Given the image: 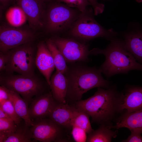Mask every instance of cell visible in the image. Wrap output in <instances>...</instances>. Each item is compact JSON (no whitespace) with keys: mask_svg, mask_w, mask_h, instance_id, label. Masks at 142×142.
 Returning a JSON list of instances; mask_svg holds the SVG:
<instances>
[{"mask_svg":"<svg viewBox=\"0 0 142 142\" xmlns=\"http://www.w3.org/2000/svg\"><path fill=\"white\" fill-rule=\"evenodd\" d=\"M99 68L90 67L85 63L70 64L64 74L68 81L67 103L72 105L81 99L83 94L95 88H108L109 82L102 77Z\"/></svg>","mask_w":142,"mask_h":142,"instance_id":"cell-1","label":"cell"},{"mask_svg":"<svg viewBox=\"0 0 142 142\" xmlns=\"http://www.w3.org/2000/svg\"><path fill=\"white\" fill-rule=\"evenodd\" d=\"M105 48H94L89 51L90 55H104V62L99 68L107 78L118 74H127L132 70L142 71V64L137 62L124 47L122 39L114 37Z\"/></svg>","mask_w":142,"mask_h":142,"instance_id":"cell-2","label":"cell"},{"mask_svg":"<svg viewBox=\"0 0 142 142\" xmlns=\"http://www.w3.org/2000/svg\"><path fill=\"white\" fill-rule=\"evenodd\" d=\"M120 97L114 87L106 89L99 87L93 95L85 100L81 99L72 106L86 113L91 117L92 122L102 124L118 109V100Z\"/></svg>","mask_w":142,"mask_h":142,"instance_id":"cell-3","label":"cell"},{"mask_svg":"<svg viewBox=\"0 0 142 142\" xmlns=\"http://www.w3.org/2000/svg\"><path fill=\"white\" fill-rule=\"evenodd\" d=\"M0 84L18 94L28 104L35 97L50 91L45 79L36 74L32 75L15 74L3 72L0 73Z\"/></svg>","mask_w":142,"mask_h":142,"instance_id":"cell-4","label":"cell"},{"mask_svg":"<svg viewBox=\"0 0 142 142\" xmlns=\"http://www.w3.org/2000/svg\"><path fill=\"white\" fill-rule=\"evenodd\" d=\"M93 14L92 9L81 12L69 28L72 38L86 43L98 37L110 40L118 35L112 29H107L100 24L95 19Z\"/></svg>","mask_w":142,"mask_h":142,"instance_id":"cell-5","label":"cell"},{"mask_svg":"<svg viewBox=\"0 0 142 142\" xmlns=\"http://www.w3.org/2000/svg\"><path fill=\"white\" fill-rule=\"evenodd\" d=\"M37 51V46L32 42L6 52L7 61L3 72L24 75L34 74Z\"/></svg>","mask_w":142,"mask_h":142,"instance_id":"cell-6","label":"cell"},{"mask_svg":"<svg viewBox=\"0 0 142 142\" xmlns=\"http://www.w3.org/2000/svg\"><path fill=\"white\" fill-rule=\"evenodd\" d=\"M56 1L50 4L45 11L44 26L50 33L69 28L79 16L74 8Z\"/></svg>","mask_w":142,"mask_h":142,"instance_id":"cell-7","label":"cell"},{"mask_svg":"<svg viewBox=\"0 0 142 142\" xmlns=\"http://www.w3.org/2000/svg\"><path fill=\"white\" fill-rule=\"evenodd\" d=\"M29 127L33 139L42 142H63L69 141L67 131L50 118L35 120Z\"/></svg>","mask_w":142,"mask_h":142,"instance_id":"cell-8","label":"cell"},{"mask_svg":"<svg viewBox=\"0 0 142 142\" xmlns=\"http://www.w3.org/2000/svg\"><path fill=\"white\" fill-rule=\"evenodd\" d=\"M51 38L62 54L67 63H85L89 61L90 50L86 43L72 38L55 37Z\"/></svg>","mask_w":142,"mask_h":142,"instance_id":"cell-9","label":"cell"},{"mask_svg":"<svg viewBox=\"0 0 142 142\" xmlns=\"http://www.w3.org/2000/svg\"><path fill=\"white\" fill-rule=\"evenodd\" d=\"M34 34L27 29L4 24L0 27V50L6 52L21 45L34 42Z\"/></svg>","mask_w":142,"mask_h":142,"instance_id":"cell-10","label":"cell"},{"mask_svg":"<svg viewBox=\"0 0 142 142\" xmlns=\"http://www.w3.org/2000/svg\"><path fill=\"white\" fill-rule=\"evenodd\" d=\"M15 2L27 16L30 27L36 29L44 26L45 2L43 0H15Z\"/></svg>","mask_w":142,"mask_h":142,"instance_id":"cell-11","label":"cell"},{"mask_svg":"<svg viewBox=\"0 0 142 142\" xmlns=\"http://www.w3.org/2000/svg\"><path fill=\"white\" fill-rule=\"evenodd\" d=\"M57 103L50 91L35 97L29 107L31 118L33 121L48 117Z\"/></svg>","mask_w":142,"mask_h":142,"instance_id":"cell-12","label":"cell"},{"mask_svg":"<svg viewBox=\"0 0 142 142\" xmlns=\"http://www.w3.org/2000/svg\"><path fill=\"white\" fill-rule=\"evenodd\" d=\"M36 65L49 85L55 68L51 54L44 41L40 42L37 45Z\"/></svg>","mask_w":142,"mask_h":142,"instance_id":"cell-13","label":"cell"},{"mask_svg":"<svg viewBox=\"0 0 142 142\" xmlns=\"http://www.w3.org/2000/svg\"><path fill=\"white\" fill-rule=\"evenodd\" d=\"M118 109L126 110L127 113L142 109V87L131 86L128 88L124 94L121 95Z\"/></svg>","mask_w":142,"mask_h":142,"instance_id":"cell-14","label":"cell"},{"mask_svg":"<svg viewBox=\"0 0 142 142\" xmlns=\"http://www.w3.org/2000/svg\"><path fill=\"white\" fill-rule=\"evenodd\" d=\"M123 34L122 39L124 47L142 64V28H131Z\"/></svg>","mask_w":142,"mask_h":142,"instance_id":"cell-15","label":"cell"},{"mask_svg":"<svg viewBox=\"0 0 142 142\" xmlns=\"http://www.w3.org/2000/svg\"><path fill=\"white\" fill-rule=\"evenodd\" d=\"M74 108L66 103H57L48 118L66 131L71 130L73 126Z\"/></svg>","mask_w":142,"mask_h":142,"instance_id":"cell-16","label":"cell"},{"mask_svg":"<svg viewBox=\"0 0 142 142\" xmlns=\"http://www.w3.org/2000/svg\"><path fill=\"white\" fill-rule=\"evenodd\" d=\"M50 91L55 100L60 103H66L68 81L64 74L56 70L52 75L49 85Z\"/></svg>","mask_w":142,"mask_h":142,"instance_id":"cell-17","label":"cell"},{"mask_svg":"<svg viewBox=\"0 0 142 142\" xmlns=\"http://www.w3.org/2000/svg\"><path fill=\"white\" fill-rule=\"evenodd\" d=\"M109 128L118 129L126 128L130 131H135L142 134V109L130 113H127L114 126Z\"/></svg>","mask_w":142,"mask_h":142,"instance_id":"cell-18","label":"cell"},{"mask_svg":"<svg viewBox=\"0 0 142 142\" xmlns=\"http://www.w3.org/2000/svg\"><path fill=\"white\" fill-rule=\"evenodd\" d=\"M9 90V99L12 102L17 115L24 120L27 126H32L33 125V122L29 115L28 103L18 94Z\"/></svg>","mask_w":142,"mask_h":142,"instance_id":"cell-19","label":"cell"},{"mask_svg":"<svg viewBox=\"0 0 142 142\" xmlns=\"http://www.w3.org/2000/svg\"><path fill=\"white\" fill-rule=\"evenodd\" d=\"M5 18L9 25L14 27H20L28 21L26 14L18 6L9 8L5 13Z\"/></svg>","mask_w":142,"mask_h":142,"instance_id":"cell-20","label":"cell"},{"mask_svg":"<svg viewBox=\"0 0 142 142\" xmlns=\"http://www.w3.org/2000/svg\"><path fill=\"white\" fill-rule=\"evenodd\" d=\"M110 129L104 124H101L98 129L93 130L88 134L86 142H111L112 138L116 136V131H112Z\"/></svg>","mask_w":142,"mask_h":142,"instance_id":"cell-21","label":"cell"},{"mask_svg":"<svg viewBox=\"0 0 142 142\" xmlns=\"http://www.w3.org/2000/svg\"><path fill=\"white\" fill-rule=\"evenodd\" d=\"M45 42L52 55L56 70L64 74L68 65L62 54L51 38L47 39Z\"/></svg>","mask_w":142,"mask_h":142,"instance_id":"cell-22","label":"cell"},{"mask_svg":"<svg viewBox=\"0 0 142 142\" xmlns=\"http://www.w3.org/2000/svg\"><path fill=\"white\" fill-rule=\"evenodd\" d=\"M73 107L74 111L73 125L75 126L83 129L87 134L90 133L93 130L89 120L90 116L84 111Z\"/></svg>","mask_w":142,"mask_h":142,"instance_id":"cell-23","label":"cell"},{"mask_svg":"<svg viewBox=\"0 0 142 142\" xmlns=\"http://www.w3.org/2000/svg\"><path fill=\"white\" fill-rule=\"evenodd\" d=\"M36 142L31 135L29 127L26 124L24 127L18 126L17 130L8 136L4 142Z\"/></svg>","mask_w":142,"mask_h":142,"instance_id":"cell-24","label":"cell"},{"mask_svg":"<svg viewBox=\"0 0 142 142\" xmlns=\"http://www.w3.org/2000/svg\"><path fill=\"white\" fill-rule=\"evenodd\" d=\"M18 127L12 119L0 118V142H4L8 136L16 131Z\"/></svg>","mask_w":142,"mask_h":142,"instance_id":"cell-25","label":"cell"},{"mask_svg":"<svg viewBox=\"0 0 142 142\" xmlns=\"http://www.w3.org/2000/svg\"><path fill=\"white\" fill-rule=\"evenodd\" d=\"M0 107L6 113L18 126L21 125L22 119L17 113L12 102L10 99L0 103Z\"/></svg>","mask_w":142,"mask_h":142,"instance_id":"cell-26","label":"cell"},{"mask_svg":"<svg viewBox=\"0 0 142 142\" xmlns=\"http://www.w3.org/2000/svg\"><path fill=\"white\" fill-rule=\"evenodd\" d=\"M63 3L68 6L77 9L81 12L85 11L89 5H90L88 0H56Z\"/></svg>","mask_w":142,"mask_h":142,"instance_id":"cell-27","label":"cell"},{"mask_svg":"<svg viewBox=\"0 0 142 142\" xmlns=\"http://www.w3.org/2000/svg\"><path fill=\"white\" fill-rule=\"evenodd\" d=\"M71 130V134L73 139L75 141L86 142L87 134L83 129L73 125Z\"/></svg>","mask_w":142,"mask_h":142,"instance_id":"cell-28","label":"cell"},{"mask_svg":"<svg viewBox=\"0 0 142 142\" xmlns=\"http://www.w3.org/2000/svg\"><path fill=\"white\" fill-rule=\"evenodd\" d=\"M90 5L92 7L94 13L95 15L102 13L104 9V5L99 3L97 0H88Z\"/></svg>","mask_w":142,"mask_h":142,"instance_id":"cell-29","label":"cell"},{"mask_svg":"<svg viewBox=\"0 0 142 142\" xmlns=\"http://www.w3.org/2000/svg\"><path fill=\"white\" fill-rule=\"evenodd\" d=\"M131 135L126 140L122 141L125 142H142L141 134L137 132L131 131Z\"/></svg>","mask_w":142,"mask_h":142,"instance_id":"cell-30","label":"cell"},{"mask_svg":"<svg viewBox=\"0 0 142 142\" xmlns=\"http://www.w3.org/2000/svg\"><path fill=\"white\" fill-rule=\"evenodd\" d=\"M10 90L5 87L0 86V103L9 99Z\"/></svg>","mask_w":142,"mask_h":142,"instance_id":"cell-31","label":"cell"},{"mask_svg":"<svg viewBox=\"0 0 142 142\" xmlns=\"http://www.w3.org/2000/svg\"><path fill=\"white\" fill-rule=\"evenodd\" d=\"M7 61L6 52H0V72L1 73L5 70Z\"/></svg>","mask_w":142,"mask_h":142,"instance_id":"cell-32","label":"cell"},{"mask_svg":"<svg viewBox=\"0 0 142 142\" xmlns=\"http://www.w3.org/2000/svg\"><path fill=\"white\" fill-rule=\"evenodd\" d=\"M0 118L12 119L10 116L3 110L1 107H0Z\"/></svg>","mask_w":142,"mask_h":142,"instance_id":"cell-33","label":"cell"},{"mask_svg":"<svg viewBox=\"0 0 142 142\" xmlns=\"http://www.w3.org/2000/svg\"><path fill=\"white\" fill-rule=\"evenodd\" d=\"M11 0H0L1 5L3 7L6 6L9 2Z\"/></svg>","mask_w":142,"mask_h":142,"instance_id":"cell-34","label":"cell"},{"mask_svg":"<svg viewBox=\"0 0 142 142\" xmlns=\"http://www.w3.org/2000/svg\"><path fill=\"white\" fill-rule=\"evenodd\" d=\"M138 3L142 2V0H135Z\"/></svg>","mask_w":142,"mask_h":142,"instance_id":"cell-35","label":"cell"},{"mask_svg":"<svg viewBox=\"0 0 142 142\" xmlns=\"http://www.w3.org/2000/svg\"><path fill=\"white\" fill-rule=\"evenodd\" d=\"M43 1H44L45 2L47 1H49L51 0H43Z\"/></svg>","mask_w":142,"mask_h":142,"instance_id":"cell-36","label":"cell"}]
</instances>
